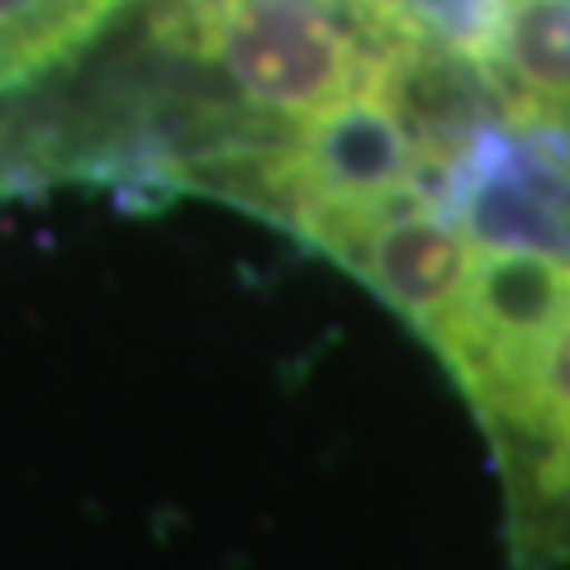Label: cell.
I'll return each mask as SVG.
<instances>
[{"label":"cell","instance_id":"obj_1","mask_svg":"<svg viewBox=\"0 0 570 570\" xmlns=\"http://www.w3.org/2000/svg\"><path fill=\"white\" fill-rule=\"evenodd\" d=\"M314 247H324L328 257L362 276L423 337H433L452 314L475 262V238L466 234V224L423 186L390 205L328 224Z\"/></svg>","mask_w":570,"mask_h":570},{"label":"cell","instance_id":"obj_2","mask_svg":"<svg viewBox=\"0 0 570 570\" xmlns=\"http://www.w3.org/2000/svg\"><path fill=\"white\" fill-rule=\"evenodd\" d=\"M570 314V257L547 247L475 243L471 276L452 314L428 337L461 390L504 366Z\"/></svg>","mask_w":570,"mask_h":570},{"label":"cell","instance_id":"obj_3","mask_svg":"<svg viewBox=\"0 0 570 570\" xmlns=\"http://www.w3.org/2000/svg\"><path fill=\"white\" fill-rule=\"evenodd\" d=\"M466 400L504 448H523L509 475L528 480V504H570V314L538 343L480 376Z\"/></svg>","mask_w":570,"mask_h":570},{"label":"cell","instance_id":"obj_4","mask_svg":"<svg viewBox=\"0 0 570 570\" xmlns=\"http://www.w3.org/2000/svg\"><path fill=\"white\" fill-rule=\"evenodd\" d=\"M471 62L513 124L570 138V0H494Z\"/></svg>","mask_w":570,"mask_h":570},{"label":"cell","instance_id":"obj_5","mask_svg":"<svg viewBox=\"0 0 570 570\" xmlns=\"http://www.w3.org/2000/svg\"><path fill=\"white\" fill-rule=\"evenodd\" d=\"M119 6L124 0H0V91L67 62Z\"/></svg>","mask_w":570,"mask_h":570}]
</instances>
